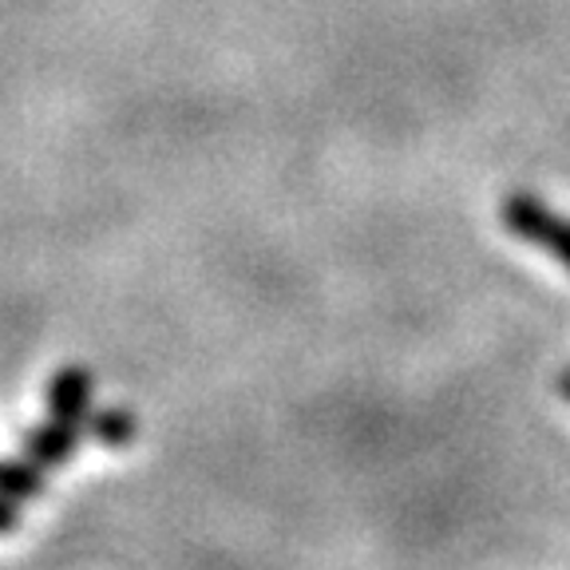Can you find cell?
<instances>
[{"mask_svg": "<svg viewBox=\"0 0 570 570\" xmlns=\"http://www.w3.org/2000/svg\"><path fill=\"white\" fill-rule=\"evenodd\" d=\"M45 495V468L32 460H0V499L9 503H28V499Z\"/></svg>", "mask_w": 570, "mask_h": 570, "instance_id": "obj_4", "label": "cell"}, {"mask_svg": "<svg viewBox=\"0 0 570 570\" xmlns=\"http://www.w3.org/2000/svg\"><path fill=\"white\" fill-rule=\"evenodd\" d=\"M499 218L515 238L547 249L562 269H570V218L554 214L543 198H534L531 190H511L499 203Z\"/></svg>", "mask_w": 570, "mask_h": 570, "instance_id": "obj_1", "label": "cell"}, {"mask_svg": "<svg viewBox=\"0 0 570 570\" xmlns=\"http://www.w3.org/2000/svg\"><path fill=\"white\" fill-rule=\"evenodd\" d=\"M20 527V508L17 503H9V499H0V534H9Z\"/></svg>", "mask_w": 570, "mask_h": 570, "instance_id": "obj_6", "label": "cell"}, {"mask_svg": "<svg viewBox=\"0 0 570 570\" xmlns=\"http://www.w3.org/2000/svg\"><path fill=\"white\" fill-rule=\"evenodd\" d=\"M559 392L570 401V368H562V373H559Z\"/></svg>", "mask_w": 570, "mask_h": 570, "instance_id": "obj_7", "label": "cell"}, {"mask_svg": "<svg viewBox=\"0 0 570 570\" xmlns=\"http://www.w3.org/2000/svg\"><path fill=\"white\" fill-rule=\"evenodd\" d=\"M20 448H24V455L36 468L52 472V468H63L71 455L80 452V424H68V420L52 416L45 424L28 428L24 436H20Z\"/></svg>", "mask_w": 570, "mask_h": 570, "instance_id": "obj_2", "label": "cell"}, {"mask_svg": "<svg viewBox=\"0 0 570 570\" xmlns=\"http://www.w3.org/2000/svg\"><path fill=\"white\" fill-rule=\"evenodd\" d=\"M91 436L99 440L104 448H127L135 440V412L131 409H104L88 420Z\"/></svg>", "mask_w": 570, "mask_h": 570, "instance_id": "obj_5", "label": "cell"}, {"mask_svg": "<svg viewBox=\"0 0 570 570\" xmlns=\"http://www.w3.org/2000/svg\"><path fill=\"white\" fill-rule=\"evenodd\" d=\"M48 412L68 424H83L91 412V373L83 365H63L56 368L52 384H48Z\"/></svg>", "mask_w": 570, "mask_h": 570, "instance_id": "obj_3", "label": "cell"}]
</instances>
